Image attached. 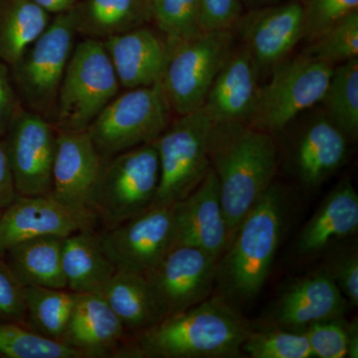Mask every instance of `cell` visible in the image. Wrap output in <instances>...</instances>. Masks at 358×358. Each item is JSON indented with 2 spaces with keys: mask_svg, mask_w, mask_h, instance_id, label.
I'll use <instances>...</instances> for the list:
<instances>
[{
  "mask_svg": "<svg viewBox=\"0 0 358 358\" xmlns=\"http://www.w3.org/2000/svg\"><path fill=\"white\" fill-rule=\"evenodd\" d=\"M252 329L239 308L213 294L194 307L131 334L119 357H242V345Z\"/></svg>",
  "mask_w": 358,
  "mask_h": 358,
  "instance_id": "obj_1",
  "label": "cell"
},
{
  "mask_svg": "<svg viewBox=\"0 0 358 358\" xmlns=\"http://www.w3.org/2000/svg\"><path fill=\"white\" fill-rule=\"evenodd\" d=\"M224 215L234 236L240 223L274 182L279 150L274 136L244 122L214 124L208 141Z\"/></svg>",
  "mask_w": 358,
  "mask_h": 358,
  "instance_id": "obj_2",
  "label": "cell"
},
{
  "mask_svg": "<svg viewBox=\"0 0 358 358\" xmlns=\"http://www.w3.org/2000/svg\"><path fill=\"white\" fill-rule=\"evenodd\" d=\"M288 203L284 188L273 182L218 259L214 291L239 310L256 300L268 279L286 227Z\"/></svg>",
  "mask_w": 358,
  "mask_h": 358,
  "instance_id": "obj_3",
  "label": "cell"
},
{
  "mask_svg": "<svg viewBox=\"0 0 358 358\" xmlns=\"http://www.w3.org/2000/svg\"><path fill=\"white\" fill-rule=\"evenodd\" d=\"M160 167L155 143H145L103 162L89 209L110 229L140 215L155 204Z\"/></svg>",
  "mask_w": 358,
  "mask_h": 358,
  "instance_id": "obj_4",
  "label": "cell"
},
{
  "mask_svg": "<svg viewBox=\"0 0 358 358\" xmlns=\"http://www.w3.org/2000/svg\"><path fill=\"white\" fill-rule=\"evenodd\" d=\"M78 35L73 11L56 14L14 64L11 78L23 108L53 124L59 90Z\"/></svg>",
  "mask_w": 358,
  "mask_h": 358,
  "instance_id": "obj_5",
  "label": "cell"
},
{
  "mask_svg": "<svg viewBox=\"0 0 358 358\" xmlns=\"http://www.w3.org/2000/svg\"><path fill=\"white\" fill-rule=\"evenodd\" d=\"M109 54L100 40L84 38L75 46L59 90L53 124L57 131H86L119 93Z\"/></svg>",
  "mask_w": 358,
  "mask_h": 358,
  "instance_id": "obj_6",
  "label": "cell"
},
{
  "mask_svg": "<svg viewBox=\"0 0 358 358\" xmlns=\"http://www.w3.org/2000/svg\"><path fill=\"white\" fill-rule=\"evenodd\" d=\"M334 66L303 53L286 59L272 70L268 83L260 86L247 124L274 136L320 103Z\"/></svg>",
  "mask_w": 358,
  "mask_h": 358,
  "instance_id": "obj_7",
  "label": "cell"
},
{
  "mask_svg": "<svg viewBox=\"0 0 358 358\" xmlns=\"http://www.w3.org/2000/svg\"><path fill=\"white\" fill-rule=\"evenodd\" d=\"M171 110L160 83L115 96L87 129L103 160L152 143L169 127Z\"/></svg>",
  "mask_w": 358,
  "mask_h": 358,
  "instance_id": "obj_8",
  "label": "cell"
},
{
  "mask_svg": "<svg viewBox=\"0 0 358 358\" xmlns=\"http://www.w3.org/2000/svg\"><path fill=\"white\" fill-rule=\"evenodd\" d=\"M213 126L202 107L179 115L154 141L160 167L155 204L180 201L202 182L211 167L208 141Z\"/></svg>",
  "mask_w": 358,
  "mask_h": 358,
  "instance_id": "obj_9",
  "label": "cell"
},
{
  "mask_svg": "<svg viewBox=\"0 0 358 358\" xmlns=\"http://www.w3.org/2000/svg\"><path fill=\"white\" fill-rule=\"evenodd\" d=\"M233 30L203 32L176 45L162 85L173 113L189 114L203 107L214 80L235 47Z\"/></svg>",
  "mask_w": 358,
  "mask_h": 358,
  "instance_id": "obj_10",
  "label": "cell"
},
{
  "mask_svg": "<svg viewBox=\"0 0 358 358\" xmlns=\"http://www.w3.org/2000/svg\"><path fill=\"white\" fill-rule=\"evenodd\" d=\"M176 204L157 203L126 222L99 232L117 270L145 275L173 248Z\"/></svg>",
  "mask_w": 358,
  "mask_h": 358,
  "instance_id": "obj_11",
  "label": "cell"
},
{
  "mask_svg": "<svg viewBox=\"0 0 358 358\" xmlns=\"http://www.w3.org/2000/svg\"><path fill=\"white\" fill-rule=\"evenodd\" d=\"M217 262L218 259L199 248L176 247L145 275L162 320L210 298Z\"/></svg>",
  "mask_w": 358,
  "mask_h": 358,
  "instance_id": "obj_12",
  "label": "cell"
},
{
  "mask_svg": "<svg viewBox=\"0 0 358 358\" xmlns=\"http://www.w3.org/2000/svg\"><path fill=\"white\" fill-rule=\"evenodd\" d=\"M58 131L36 113L22 109L4 136L7 159L18 195L49 196Z\"/></svg>",
  "mask_w": 358,
  "mask_h": 358,
  "instance_id": "obj_13",
  "label": "cell"
},
{
  "mask_svg": "<svg viewBox=\"0 0 358 358\" xmlns=\"http://www.w3.org/2000/svg\"><path fill=\"white\" fill-rule=\"evenodd\" d=\"M233 32L251 54L259 72L272 71L305 37L303 2L293 0L249 9Z\"/></svg>",
  "mask_w": 358,
  "mask_h": 358,
  "instance_id": "obj_14",
  "label": "cell"
},
{
  "mask_svg": "<svg viewBox=\"0 0 358 358\" xmlns=\"http://www.w3.org/2000/svg\"><path fill=\"white\" fill-rule=\"evenodd\" d=\"M350 141L322 110L303 122L289 141V173L305 192L319 189L345 164Z\"/></svg>",
  "mask_w": 358,
  "mask_h": 358,
  "instance_id": "obj_15",
  "label": "cell"
},
{
  "mask_svg": "<svg viewBox=\"0 0 358 358\" xmlns=\"http://www.w3.org/2000/svg\"><path fill=\"white\" fill-rule=\"evenodd\" d=\"M95 216L71 210L50 196L17 195L0 214V257L14 245L41 236L67 237L94 230Z\"/></svg>",
  "mask_w": 358,
  "mask_h": 358,
  "instance_id": "obj_16",
  "label": "cell"
},
{
  "mask_svg": "<svg viewBox=\"0 0 358 358\" xmlns=\"http://www.w3.org/2000/svg\"><path fill=\"white\" fill-rule=\"evenodd\" d=\"M345 310V296L322 268L288 285L268 308L264 327L303 331L313 322L343 317Z\"/></svg>",
  "mask_w": 358,
  "mask_h": 358,
  "instance_id": "obj_17",
  "label": "cell"
},
{
  "mask_svg": "<svg viewBox=\"0 0 358 358\" xmlns=\"http://www.w3.org/2000/svg\"><path fill=\"white\" fill-rule=\"evenodd\" d=\"M213 169L194 192L176 202L173 248L194 247L219 259L232 240Z\"/></svg>",
  "mask_w": 358,
  "mask_h": 358,
  "instance_id": "obj_18",
  "label": "cell"
},
{
  "mask_svg": "<svg viewBox=\"0 0 358 358\" xmlns=\"http://www.w3.org/2000/svg\"><path fill=\"white\" fill-rule=\"evenodd\" d=\"M105 160L88 131H58L49 196L71 210L94 215L90 199Z\"/></svg>",
  "mask_w": 358,
  "mask_h": 358,
  "instance_id": "obj_19",
  "label": "cell"
},
{
  "mask_svg": "<svg viewBox=\"0 0 358 358\" xmlns=\"http://www.w3.org/2000/svg\"><path fill=\"white\" fill-rule=\"evenodd\" d=\"M102 42L122 87L129 90L162 82L171 47L159 30L141 26Z\"/></svg>",
  "mask_w": 358,
  "mask_h": 358,
  "instance_id": "obj_20",
  "label": "cell"
},
{
  "mask_svg": "<svg viewBox=\"0 0 358 358\" xmlns=\"http://www.w3.org/2000/svg\"><path fill=\"white\" fill-rule=\"evenodd\" d=\"M128 334L102 296L77 294L61 341L86 358L117 357Z\"/></svg>",
  "mask_w": 358,
  "mask_h": 358,
  "instance_id": "obj_21",
  "label": "cell"
},
{
  "mask_svg": "<svg viewBox=\"0 0 358 358\" xmlns=\"http://www.w3.org/2000/svg\"><path fill=\"white\" fill-rule=\"evenodd\" d=\"M255 61L244 45H235L214 80L203 108L216 124L248 121L259 86Z\"/></svg>",
  "mask_w": 358,
  "mask_h": 358,
  "instance_id": "obj_22",
  "label": "cell"
},
{
  "mask_svg": "<svg viewBox=\"0 0 358 358\" xmlns=\"http://www.w3.org/2000/svg\"><path fill=\"white\" fill-rule=\"evenodd\" d=\"M357 231L358 195L352 181L345 178L329 193L301 230L296 251L303 256L315 255L355 236Z\"/></svg>",
  "mask_w": 358,
  "mask_h": 358,
  "instance_id": "obj_23",
  "label": "cell"
},
{
  "mask_svg": "<svg viewBox=\"0 0 358 358\" xmlns=\"http://www.w3.org/2000/svg\"><path fill=\"white\" fill-rule=\"evenodd\" d=\"M62 267L68 289L100 296L117 271L95 230L78 231L64 237Z\"/></svg>",
  "mask_w": 358,
  "mask_h": 358,
  "instance_id": "obj_24",
  "label": "cell"
},
{
  "mask_svg": "<svg viewBox=\"0 0 358 358\" xmlns=\"http://www.w3.org/2000/svg\"><path fill=\"white\" fill-rule=\"evenodd\" d=\"M72 11L78 34L100 41L152 22L150 0H78Z\"/></svg>",
  "mask_w": 358,
  "mask_h": 358,
  "instance_id": "obj_25",
  "label": "cell"
},
{
  "mask_svg": "<svg viewBox=\"0 0 358 358\" xmlns=\"http://www.w3.org/2000/svg\"><path fill=\"white\" fill-rule=\"evenodd\" d=\"M64 237L25 240L7 250L3 259L24 287L67 289L62 267Z\"/></svg>",
  "mask_w": 358,
  "mask_h": 358,
  "instance_id": "obj_26",
  "label": "cell"
},
{
  "mask_svg": "<svg viewBox=\"0 0 358 358\" xmlns=\"http://www.w3.org/2000/svg\"><path fill=\"white\" fill-rule=\"evenodd\" d=\"M101 296L129 334L141 333L162 320L143 275L117 270Z\"/></svg>",
  "mask_w": 358,
  "mask_h": 358,
  "instance_id": "obj_27",
  "label": "cell"
},
{
  "mask_svg": "<svg viewBox=\"0 0 358 358\" xmlns=\"http://www.w3.org/2000/svg\"><path fill=\"white\" fill-rule=\"evenodd\" d=\"M51 20V14L32 0H0V60L14 64Z\"/></svg>",
  "mask_w": 358,
  "mask_h": 358,
  "instance_id": "obj_28",
  "label": "cell"
},
{
  "mask_svg": "<svg viewBox=\"0 0 358 358\" xmlns=\"http://www.w3.org/2000/svg\"><path fill=\"white\" fill-rule=\"evenodd\" d=\"M76 296L68 289L25 287L24 324L35 333L61 341Z\"/></svg>",
  "mask_w": 358,
  "mask_h": 358,
  "instance_id": "obj_29",
  "label": "cell"
},
{
  "mask_svg": "<svg viewBox=\"0 0 358 358\" xmlns=\"http://www.w3.org/2000/svg\"><path fill=\"white\" fill-rule=\"evenodd\" d=\"M320 103L348 140L358 136V58L336 66Z\"/></svg>",
  "mask_w": 358,
  "mask_h": 358,
  "instance_id": "obj_30",
  "label": "cell"
},
{
  "mask_svg": "<svg viewBox=\"0 0 358 358\" xmlns=\"http://www.w3.org/2000/svg\"><path fill=\"white\" fill-rule=\"evenodd\" d=\"M0 355L2 358H86L76 348L14 322H0Z\"/></svg>",
  "mask_w": 358,
  "mask_h": 358,
  "instance_id": "obj_31",
  "label": "cell"
},
{
  "mask_svg": "<svg viewBox=\"0 0 358 358\" xmlns=\"http://www.w3.org/2000/svg\"><path fill=\"white\" fill-rule=\"evenodd\" d=\"M150 3L152 22L171 49L203 33L200 0H150Z\"/></svg>",
  "mask_w": 358,
  "mask_h": 358,
  "instance_id": "obj_32",
  "label": "cell"
},
{
  "mask_svg": "<svg viewBox=\"0 0 358 358\" xmlns=\"http://www.w3.org/2000/svg\"><path fill=\"white\" fill-rule=\"evenodd\" d=\"M315 358H357V320L346 322L343 317L320 320L303 331Z\"/></svg>",
  "mask_w": 358,
  "mask_h": 358,
  "instance_id": "obj_33",
  "label": "cell"
},
{
  "mask_svg": "<svg viewBox=\"0 0 358 358\" xmlns=\"http://www.w3.org/2000/svg\"><path fill=\"white\" fill-rule=\"evenodd\" d=\"M242 352L252 358H313L303 331L273 327L252 329Z\"/></svg>",
  "mask_w": 358,
  "mask_h": 358,
  "instance_id": "obj_34",
  "label": "cell"
},
{
  "mask_svg": "<svg viewBox=\"0 0 358 358\" xmlns=\"http://www.w3.org/2000/svg\"><path fill=\"white\" fill-rule=\"evenodd\" d=\"M310 43L303 53L334 67L358 58V11L338 21Z\"/></svg>",
  "mask_w": 358,
  "mask_h": 358,
  "instance_id": "obj_35",
  "label": "cell"
},
{
  "mask_svg": "<svg viewBox=\"0 0 358 358\" xmlns=\"http://www.w3.org/2000/svg\"><path fill=\"white\" fill-rule=\"evenodd\" d=\"M305 13V37L313 42L336 23L358 11V0H301Z\"/></svg>",
  "mask_w": 358,
  "mask_h": 358,
  "instance_id": "obj_36",
  "label": "cell"
},
{
  "mask_svg": "<svg viewBox=\"0 0 358 358\" xmlns=\"http://www.w3.org/2000/svg\"><path fill=\"white\" fill-rule=\"evenodd\" d=\"M324 268L333 278L341 293L352 303L358 306V252L357 246L339 250L331 257Z\"/></svg>",
  "mask_w": 358,
  "mask_h": 358,
  "instance_id": "obj_37",
  "label": "cell"
},
{
  "mask_svg": "<svg viewBox=\"0 0 358 358\" xmlns=\"http://www.w3.org/2000/svg\"><path fill=\"white\" fill-rule=\"evenodd\" d=\"M25 287L0 257V322L25 320Z\"/></svg>",
  "mask_w": 358,
  "mask_h": 358,
  "instance_id": "obj_38",
  "label": "cell"
},
{
  "mask_svg": "<svg viewBox=\"0 0 358 358\" xmlns=\"http://www.w3.org/2000/svg\"><path fill=\"white\" fill-rule=\"evenodd\" d=\"M242 14V0H200V23L203 32L233 30Z\"/></svg>",
  "mask_w": 358,
  "mask_h": 358,
  "instance_id": "obj_39",
  "label": "cell"
},
{
  "mask_svg": "<svg viewBox=\"0 0 358 358\" xmlns=\"http://www.w3.org/2000/svg\"><path fill=\"white\" fill-rule=\"evenodd\" d=\"M23 108L9 66L0 60V138L8 133L11 124Z\"/></svg>",
  "mask_w": 358,
  "mask_h": 358,
  "instance_id": "obj_40",
  "label": "cell"
},
{
  "mask_svg": "<svg viewBox=\"0 0 358 358\" xmlns=\"http://www.w3.org/2000/svg\"><path fill=\"white\" fill-rule=\"evenodd\" d=\"M3 138H0V209H4L17 196Z\"/></svg>",
  "mask_w": 358,
  "mask_h": 358,
  "instance_id": "obj_41",
  "label": "cell"
},
{
  "mask_svg": "<svg viewBox=\"0 0 358 358\" xmlns=\"http://www.w3.org/2000/svg\"><path fill=\"white\" fill-rule=\"evenodd\" d=\"M33 2L42 7L44 10L50 14H60L72 10L78 0H32Z\"/></svg>",
  "mask_w": 358,
  "mask_h": 358,
  "instance_id": "obj_42",
  "label": "cell"
},
{
  "mask_svg": "<svg viewBox=\"0 0 358 358\" xmlns=\"http://www.w3.org/2000/svg\"><path fill=\"white\" fill-rule=\"evenodd\" d=\"M284 0H242V2L248 7L249 9L260 8V7L274 6V4L281 3Z\"/></svg>",
  "mask_w": 358,
  "mask_h": 358,
  "instance_id": "obj_43",
  "label": "cell"
},
{
  "mask_svg": "<svg viewBox=\"0 0 358 358\" xmlns=\"http://www.w3.org/2000/svg\"><path fill=\"white\" fill-rule=\"evenodd\" d=\"M2 209H0V214H1Z\"/></svg>",
  "mask_w": 358,
  "mask_h": 358,
  "instance_id": "obj_44",
  "label": "cell"
},
{
  "mask_svg": "<svg viewBox=\"0 0 358 358\" xmlns=\"http://www.w3.org/2000/svg\"><path fill=\"white\" fill-rule=\"evenodd\" d=\"M0 358H2L1 355H0Z\"/></svg>",
  "mask_w": 358,
  "mask_h": 358,
  "instance_id": "obj_45",
  "label": "cell"
}]
</instances>
